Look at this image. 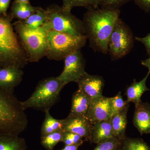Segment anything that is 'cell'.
Listing matches in <instances>:
<instances>
[{
  "label": "cell",
  "mask_w": 150,
  "mask_h": 150,
  "mask_svg": "<svg viewBox=\"0 0 150 150\" xmlns=\"http://www.w3.org/2000/svg\"><path fill=\"white\" fill-rule=\"evenodd\" d=\"M120 10L99 8L87 10L84 14L83 22L89 46L95 51L108 53L109 38L115 23L120 18Z\"/></svg>",
  "instance_id": "1"
},
{
  "label": "cell",
  "mask_w": 150,
  "mask_h": 150,
  "mask_svg": "<svg viewBox=\"0 0 150 150\" xmlns=\"http://www.w3.org/2000/svg\"><path fill=\"white\" fill-rule=\"evenodd\" d=\"M13 18L11 13L0 17V67L23 69L28 59L12 23Z\"/></svg>",
  "instance_id": "2"
},
{
  "label": "cell",
  "mask_w": 150,
  "mask_h": 150,
  "mask_svg": "<svg viewBox=\"0 0 150 150\" xmlns=\"http://www.w3.org/2000/svg\"><path fill=\"white\" fill-rule=\"evenodd\" d=\"M13 91L0 89V136H19L27 127L25 110Z\"/></svg>",
  "instance_id": "3"
},
{
  "label": "cell",
  "mask_w": 150,
  "mask_h": 150,
  "mask_svg": "<svg viewBox=\"0 0 150 150\" xmlns=\"http://www.w3.org/2000/svg\"><path fill=\"white\" fill-rule=\"evenodd\" d=\"M13 25L27 55L28 62H39L46 56L48 31L44 26L33 30L23 22L18 20Z\"/></svg>",
  "instance_id": "4"
},
{
  "label": "cell",
  "mask_w": 150,
  "mask_h": 150,
  "mask_svg": "<svg viewBox=\"0 0 150 150\" xmlns=\"http://www.w3.org/2000/svg\"><path fill=\"white\" fill-rule=\"evenodd\" d=\"M59 77L45 78L38 84L29 98L21 101L25 110L33 108L45 112L59 101L62 89L65 86Z\"/></svg>",
  "instance_id": "5"
},
{
  "label": "cell",
  "mask_w": 150,
  "mask_h": 150,
  "mask_svg": "<svg viewBox=\"0 0 150 150\" xmlns=\"http://www.w3.org/2000/svg\"><path fill=\"white\" fill-rule=\"evenodd\" d=\"M46 11L47 19L42 26L48 31L54 30L74 36L86 35L82 20L71 11L65 10L62 6L56 4L49 6Z\"/></svg>",
  "instance_id": "6"
},
{
  "label": "cell",
  "mask_w": 150,
  "mask_h": 150,
  "mask_svg": "<svg viewBox=\"0 0 150 150\" xmlns=\"http://www.w3.org/2000/svg\"><path fill=\"white\" fill-rule=\"evenodd\" d=\"M86 35L74 36L49 30L48 33V48L46 57L49 60L62 61L75 51L85 46Z\"/></svg>",
  "instance_id": "7"
},
{
  "label": "cell",
  "mask_w": 150,
  "mask_h": 150,
  "mask_svg": "<svg viewBox=\"0 0 150 150\" xmlns=\"http://www.w3.org/2000/svg\"><path fill=\"white\" fill-rule=\"evenodd\" d=\"M134 40L130 28L122 19H118L108 42V53L111 60H118L128 55L134 46Z\"/></svg>",
  "instance_id": "8"
},
{
  "label": "cell",
  "mask_w": 150,
  "mask_h": 150,
  "mask_svg": "<svg viewBox=\"0 0 150 150\" xmlns=\"http://www.w3.org/2000/svg\"><path fill=\"white\" fill-rule=\"evenodd\" d=\"M64 67L58 76L65 85L72 82L77 83L86 74V62L81 50H77L64 59Z\"/></svg>",
  "instance_id": "9"
},
{
  "label": "cell",
  "mask_w": 150,
  "mask_h": 150,
  "mask_svg": "<svg viewBox=\"0 0 150 150\" xmlns=\"http://www.w3.org/2000/svg\"><path fill=\"white\" fill-rule=\"evenodd\" d=\"M112 116L110 98L102 95L92 99L86 116L92 124L110 119Z\"/></svg>",
  "instance_id": "10"
},
{
  "label": "cell",
  "mask_w": 150,
  "mask_h": 150,
  "mask_svg": "<svg viewBox=\"0 0 150 150\" xmlns=\"http://www.w3.org/2000/svg\"><path fill=\"white\" fill-rule=\"evenodd\" d=\"M77 83L79 89L91 99L102 96L104 80L100 76L89 74L87 73Z\"/></svg>",
  "instance_id": "11"
},
{
  "label": "cell",
  "mask_w": 150,
  "mask_h": 150,
  "mask_svg": "<svg viewBox=\"0 0 150 150\" xmlns=\"http://www.w3.org/2000/svg\"><path fill=\"white\" fill-rule=\"evenodd\" d=\"M92 124L86 117H68L64 119L63 130L79 135L85 141L89 140Z\"/></svg>",
  "instance_id": "12"
},
{
  "label": "cell",
  "mask_w": 150,
  "mask_h": 150,
  "mask_svg": "<svg viewBox=\"0 0 150 150\" xmlns=\"http://www.w3.org/2000/svg\"><path fill=\"white\" fill-rule=\"evenodd\" d=\"M22 69L14 67H0V89L14 90L23 80Z\"/></svg>",
  "instance_id": "13"
},
{
  "label": "cell",
  "mask_w": 150,
  "mask_h": 150,
  "mask_svg": "<svg viewBox=\"0 0 150 150\" xmlns=\"http://www.w3.org/2000/svg\"><path fill=\"white\" fill-rule=\"evenodd\" d=\"M134 125L141 135L150 134V105L142 101L135 106Z\"/></svg>",
  "instance_id": "14"
},
{
  "label": "cell",
  "mask_w": 150,
  "mask_h": 150,
  "mask_svg": "<svg viewBox=\"0 0 150 150\" xmlns=\"http://www.w3.org/2000/svg\"><path fill=\"white\" fill-rule=\"evenodd\" d=\"M92 99L78 89L73 94L71 108L68 117H86Z\"/></svg>",
  "instance_id": "15"
},
{
  "label": "cell",
  "mask_w": 150,
  "mask_h": 150,
  "mask_svg": "<svg viewBox=\"0 0 150 150\" xmlns=\"http://www.w3.org/2000/svg\"><path fill=\"white\" fill-rule=\"evenodd\" d=\"M113 137L110 118L92 124L89 141L97 144Z\"/></svg>",
  "instance_id": "16"
},
{
  "label": "cell",
  "mask_w": 150,
  "mask_h": 150,
  "mask_svg": "<svg viewBox=\"0 0 150 150\" xmlns=\"http://www.w3.org/2000/svg\"><path fill=\"white\" fill-rule=\"evenodd\" d=\"M150 74V71H149L146 76L143 79L139 82L134 79L133 82L127 87L125 94L127 97V102L129 103H134L135 106L142 102L141 97L142 95L145 92L150 91L146 84Z\"/></svg>",
  "instance_id": "17"
},
{
  "label": "cell",
  "mask_w": 150,
  "mask_h": 150,
  "mask_svg": "<svg viewBox=\"0 0 150 150\" xmlns=\"http://www.w3.org/2000/svg\"><path fill=\"white\" fill-rule=\"evenodd\" d=\"M129 107L115 113L110 118L112 135L118 139L123 141L126 137V131L127 125V112Z\"/></svg>",
  "instance_id": "18"
},
{
  "label": "cell",
  "mask_w": 150,
  "mask_h": 150,
  "mask_svg": "<svg viewBox=\"0 0 150 150\" xmlns=\"http://www.w3.org/2000/svg\"><path fill=\"white\" fill-rule=\"evenodd\" d=\"M26 142L19 136H0V150H27Z\"/></svg>",
  "instance_id": "19"
},
{
  "label": "cell",
  "mask_w": 150,
  "mask_h": 150,
  "mask_svg": "<svg viewBox=\"0 0 150 150\" xmlns=\"http://www.w3.org/2000/svg\"><path fill=\"white\" fill-rule=\"evenodd\" d=\"M38 7L31 5L30 3L13 2L11 8V14L13 18L23 21L36 11Z\"/></svg>",
  "instance_id": "20"
},
{
  "label": "cell",
  "mask_w": 150,
  "mask_h": 150,
  "mask_svg": "<svg viewBox=\"0 0 150 150\" xmlns=\"http://www.w3.org/2000/svg\"><path fill=\"white\" fill-rule=\"evenodd\" d=\"M45 113V119L40 130L41 137L55 131L63 130L64 119H57L54 118L50 114L49 110H47Z\"/></svg>",
  "instance_id": "21"
},
{
  "label": "cell",
  "mask_w": 150,
  "mask_h": 150,
  "mask_svg": "<svg viewBox=\"0 0 150 150\" xmlns=\"http://www.w3.org/2000/svg\"><path fill=\"white\" fill-rule=\"evenodd\" d=\"M47 19L46 9L38 7L36 11L23 21L24 24L30 29H38L44 24Z\"/></svg>",
  "instance_id": "22"
},
{
  "label": "cell",
  "mask_w": 150,
  "mask_h": 150,
  "mask_svg": "<svg viewBox=\"0 0 150 150\" xmlns=\"http://www.w3.org/2000/svg\"><path fill=\"white\" fill-rule=\"evenodd\" d=\"M99 0H62V8L71 11L72 9L76 7H82L87 10L98 8Z\"/></svg>",
  "instance_id": "23"
},
{
  "label": "cell",
  "mask_w": 150,
  "mask_h": 150,
  "mask_svg": "<svg viewBox=\"0 0 150 150\" xmlns=\"http://www.w3.org/2000/svg\"><path fill=\"white\" fill-rule=\"evenodd\" d=\"M64 130H60L41 137V143L43 147L47 150H54L55 146L62 142Z\"/></svg>",
  "instance_id": "24"
},
{
  "label": "cell",
  "mask_w": 150,
  "mask_h": 150,
  "mask_svg": "<svg viewBox=\"0 0 150 150\" xmlns=\"http://www.w3.org/2000/svg\"><path fill=\"white\" fill-rule=\"evenodd\" d=\"M120 150H150V148L142 139L126 137L122 141Z\"/></svg>",
  "instance_id": "25"
},
{
  "label": "cell",
  "mask_w": 150,
  "mask_h": 150,
  "mask_svg": "<svg viewBox=\"0 0 150 150\" xmlns=\"http://www.w3.org/2000/svg\"><path fill=\"white\" fill-rule=\"evenodd\" d=\"M122 141L113 137L97 144L93 150H120Z\"/></svg>",
  "instance_id": "26"
},
{
  "label": "cell",
  "mask_w": 150,
  "mask_h": 150,
  "mask_svg": "<svg viewBox=\"0 0 150 150\" xmlns=\"http://www.w3.org/2000/svg\"><path fill=\"white\" fill-rule=\"evenodd\" d=\"M110 100L112 115L129 106V103L127 102V100H124L120 91L115 96L110 98Z\"/></svg>",
  "instance_id": "27"
},
{
  "label": "cell",
  "mask_w": 150,
  "mask_h": 150,
  "mask_svg": "<svg viewBox=\"0 0 150 150\" xmlns=\"http://www.w3.org/2000/svg\"><path fill=\"white\" fill-rule=\"evenodd\" d=\"M131 0H99V6L100 8L105 9H120V8Z\"/></svg>",
  "instance_id": "28"
},
{
  "label": "cell",
  "mask_w": 150,
  "mask_h": 150,
  "mask_svg": "<svg viewBox=\"0 0 150 150\" xmlns=\"http://www.w3.org/2000/svg\"><path fill=\"white\" fill-rule=\"evenodd\" d=\"M134 39L142 43L144 46L147 53L149 56H150V33L144 37L136 36L134 37Z\"/></svg>",
  "instance_id": "29"
},
{
  "label": "cell",
  "mask_w": 150,
  "mask_h": 150,
  "mask_svg": "<svg viewBox=\"0 0 150 150\" xmlns=\"http://www.w3.org/2000/svg\"><path fill=\"white\" fill-rule=\"evenodd\" d=\"M135 4L142 10L146 13L150 12V0H134Z\"/></svg>",
  "instance_id": "30"
},
{
  "label": "cell",
  "mask_w": 150,
  "mask_h": 150,
  "mask_svg": "<svg viewBox=\"0 0 150 150\" xmlns=\"http://www.w3.org/2000/svg\"><path fill=\"white\" fill-rule=\"evenodd\" d=\"M11 0H0V17L7 15V11L10 4Z\"/></svg>",
  "instance_id": "31"
},
{
  "label": "cell",
  "mask_w": 150,
  "mask_h": 150,
  "mask_svg": "<svg viewBox=\"0 0 150 150\" xmlns=\"http://www.w3.org/2000/svg\"><path fill=\"white\" fill-rule=\"evenodd\" d=\"M81 145L73 144L71 145H65L64 147L61 150H78L79 147Z\"/></svg>",
  "instance_id": "32"
},
{
  "label": "cell",
  "mask_w": 150,
  "mask_h": 150,
  "mask_svg": "<svg viewBox=\"0 0 150 150\" xmlns=\"http://www.w3.org/2000/svg\"><path fill=\"white\" fill-rule=\"evenodd\" d=\"M141 63L142 65L147 68L149 71H150V56L148 59L142 60Z\"/></svg>",
  "instance_id": "33"
},
{
  "label": "cell",
  "mask_w": 150,
  "mask_h": 150,
  "mask_svg": "<svg viewBox=\"0 0 150 150\" xmlns=\"http://www.w3.org/2000/svg\"><path fill=\"white\" fill-rule=\"evenodd\" d=\"M30 0H15L14 2L29 3Z\"/></svg>",
  "instance_id": "34"
}]
</instances>
